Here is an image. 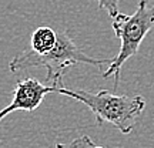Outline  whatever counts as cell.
I'll list each match as a JSON object with an SVG mask.
<instances>
[{
  "instance_id": "obj_3",
  "label": "cell",
  "mask_w": 154,
  "mask_h": 148,
  "mask_svg": "<svg viewBox=\"0 0 154 148\" xmlns=\"http://www.w3.org/2000/svg\"><path fill=\"white\" fill-rule=\"evenodd\" d=\"M111 20L114 36L120 38L121 46L120 51L113 57L107 70L103 73V77L109 78L110 76H114V88H117L123 64L137 54L143 40L154 27V5H150L147 0H140L131 16L117 13L114 17H111Z\"/></svg>"
},
{
  "instance_id": "obj_2",
  "label": "cell",
  "mask_w": 154,
  "mask_h": 148,
  "mask_svg": "<svg viewBox=\"0 0 154 148\" xmlns=\"http://www.w3.org/2000/svg\"><path fill=\"white\" fill-rule=\"evenodd\" d=\"M59 94L79 100L86 104L96 117V124L101 125L109 122L121 134H130L137 122V118L146 108V100L141 95H117L109 90H100L97 93L86 90H70L59 87Z\"/></svg>"
},
{
  "instance_id": "obj_4",
  "label": "cell",
  "mask_w": 154,
  "mask_h": 148,
  "mask_svg": "<svg viewBox=\"0 0 154 148\" xmlns=\"http://www.w3.org/2000/svg\"><path fill=\"white\" fill-rule=\"evenodd\" d=\"M59 87L42 84L37 78L29 77L16 83L13 88V100L9 105L0 110V121L13 111H26L32 113L42 104L44 95L49 93H57Z\"/></svg>"
},
{
  "instance_id": "obj_1",
  "label": "cell",
  "mask_w": 154,
  "mask_h": 148,
  "mask_svg": "<svg viewBox=\"0 0 154 148\" xmlns=\"http://www.w3.org/2000/svg\"><path fill=\"white\" fill-rule=\"evenodd\" d=\"M113 59H93L84 54L82 49L72 40L67 32H57V43L46 54H38L32 49L23 50L22 53L16 54L9 63V70L11 73H20L34 67L46 68V81L50 86L61 87V78L64 73L76 64L84 63L91 66L101 67L104 64H110Z\"/></svg>"
},
{
  "instance_id": "obj_6",
  "label": "cell",
  "mask_w": 154,
  "mask_h": 148,
  "mask_svg": "<svg viewBox=\"0 0 154 148\" xmlns=\"http://www.w3.org/2000/svg\"><path fill=\"white\" fill-rule=\"evenodd\" d=\"M56 148H103L100 145H96L93 140L87 135H82L72 140L70 143H57Z\"/></svg>"
},
{
  "instance_id": "obj_7",
  "label": "cell",
  "mask_w": 154,
  "mask_h": 148,
  "mask_svg": "<svg viewBox=\"0 0 154 148\" xmlns=\"http://www.w3.org/2000/svg\"><path fill=\"white\" fill-rule=\"evenodd\" d=\"M97 3H99L100 9L107 11V14L110 17H114L117 13H120V10H119L120 0H97Z\"/></svg>"
},
{
  "instance_id": "obj_5",
  "label": "cell",
  "mask_w": 154,
  "mask_h": 148,
  "mask_svg": "<svg viewBox=\"0 0 154 148\" xmlns=\"http://www.w3.org/2000/svg\"><path fill=\"white\" fill-rule=\"evenodd\" d=\"M56 43H57V32L47 26L36 29L30 37V49L38 54L49 53L50 50H53Z\"/></svg>"
}]
</instances>
